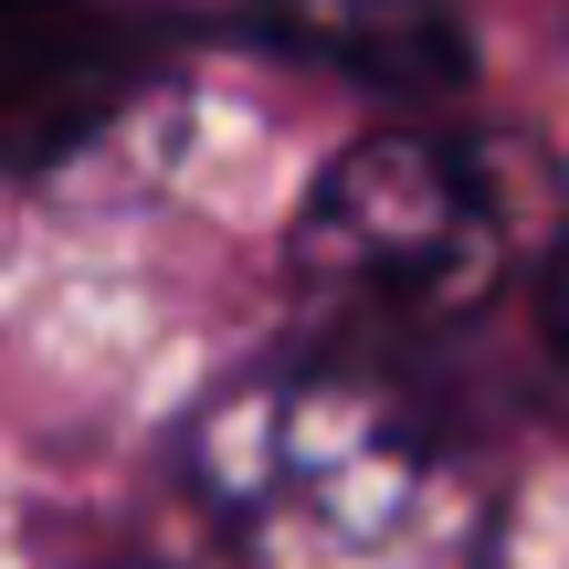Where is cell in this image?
Here are the masks:
<instances>
[{
	"mask_svg": "<svg viewBox=\"0 0 569 569\" xmlns=\"http://www.w3.org/2000/svg\"><path fill=\"white\" fill-rule=\"evenodd\" d=\"M190 0H0V148L53 169L180 42Z\"/></svg>",
	"mask_w": 569,
	"mask_h": 569,
	"instance_id": "obj_3",
	"label": "cell"
},
{
	"mask_svg": "<svg viewBox=\"0 0 569 569\" xmlns=\"http://www.w3.org/2000/svg\"><path fill=\"white\" fill-rule=\"evenodd\" d=\"M538 317H549V348L569 359V232H559V253H549V274H538Z\"/></svg>",
	"mask_w": 569,
	"mask_h": 569,
	"instance_id": "obj_5",
	"label": "cell"
},
{
	"mask_svg": "<svg viewBox=\"0 0 569 569\" xmlns=\"http://www.w3.org/2000/svg\"><path fill=\"white\" fill-rule=\"evenodd\" d=\"M507 264V211L486 169L443 138H369L306 190L296 211V284L327 317L422 327L475 306Z\"/></svg>",
	"mask_w": 569,
	"mask_h": 569,
	"instance_id": "obj_2",
	"label": "cell"
},
{
	"mask_svg": "<svg viewBox=\"0 0 569 569\" xmlns=\"http://www.w3.org/2000/svg\"><path fill=\"white\" fill-rule=\"evenodd\" d=\"M180 475L232 569H486V475L380 369H264L190 422Z\"/></svg>",
	"mask_w": 569,
	"mask_h": 569,
	"instance_id": "obj_1",
	"label": "cell"
},
{
	"mask_svg": "<svg viewBox=\"0 0 569 569\" xmlns=\"http://www.w3.org/2000/svg\"><path fill=\"white\" fill-rule=\"evenodd\" d=\"M243 32L317 63V74L380 84V96H453L465 84L453 0H243Z\"/></svg>",
	"mask_w": 569,
	"mask_h": 569,
	"instance_id": "obj_4",
	"label": "cell"
}]
</instances>
